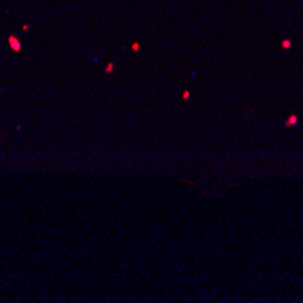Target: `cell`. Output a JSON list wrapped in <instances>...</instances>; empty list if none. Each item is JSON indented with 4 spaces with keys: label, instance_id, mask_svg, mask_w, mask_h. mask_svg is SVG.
I'll return each instance as SVG.
<instances>
[{
    "label": "cell",
    "instance_id": "1",
    "mask_svg": "<svg viewBox=\"0 0 303 303\" xmlns=\"http://www.w3.org/2000/svg\"><path fill=\"white\" fill-rule=\"evenodd\" d=\"M296 122H298V118H296V116H290L289 120H287V123H289V125H294V123H296Z\"/></svg>",
    "mask_w": 303,
    "mask_h": 303
}]
</instances>
